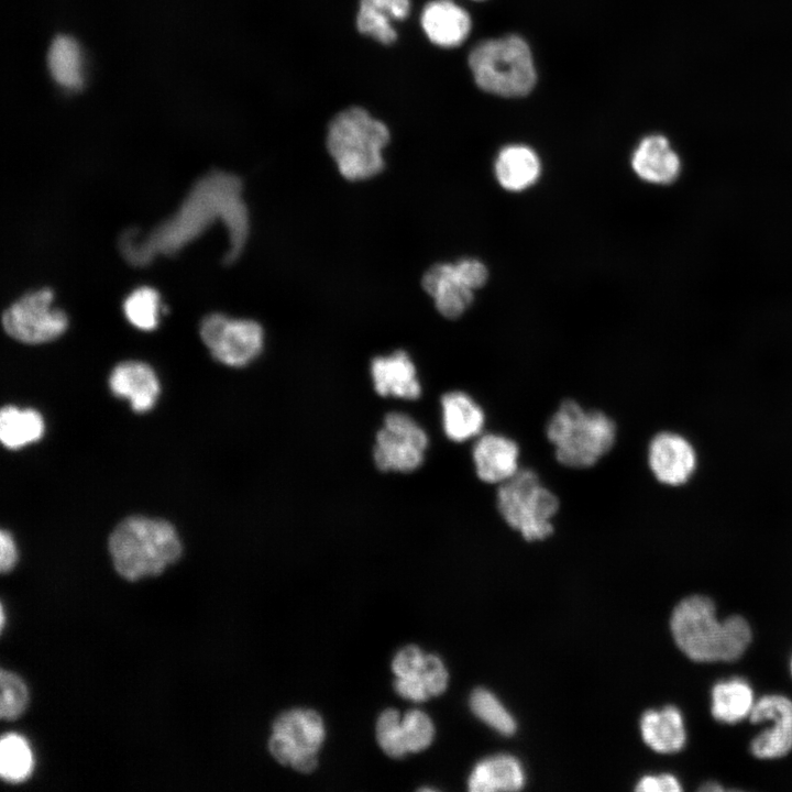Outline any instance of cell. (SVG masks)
I'll list each match as a JSON object with an SVG mask.
<instances>
[{
    "instance_id": "1",
    "label": "cell",
    "mask_w": 792,
    "mask_h": 792,
    "mask_svg": "<svg viewBox=\"0 0 792 792\" xmlns=\"http://www.w3.org/2000/svg\"><path fill=\"white\" fill-rule=\"evenodd\" d=\"M221 220L229 234L224 263L241 255L249 235V212L242 199V182L230 173L212 170L199 178L177 211L138 241L130 229L122 233L119 246L134 266L148 264L156 255H174Z\"/></svg>"
},
{
    "instance_id": "2",
    "label": "cell",
    "mask_w": 792,
    "mask_h": 792,
    "mask_svg": "<svg viewBox=\"0 0 792 792\" xmlns=\"http://www.w3.org/2000/svg\"><path fill=\"white\" fill-rule=\"evenodd\" d=\"M672 638L680 651L697 663L739 660L752 641V628L739 614L724 619L714 600L704 594L682 598L670 617Z\"/></svg>"
},
{
    "instance_id": "3",
    "label": "cell",
    "mask_w": 792,
    "mask_h": 792,
    "mask_svg": "<svg viewBox=\"0 0 792 792\" xmlns=\"http://www.w3.org/2000/svg\"><path fill=\"white\" fill-rule=\"evenodd\" d=\"M108 546L116 571L129 581L161 574L183 551L169 522L143 516L122 520L111 532Z\"/></svg>"
},
{
    "instance_id": "4",
    "label": "cell",
    "mask_w": 792,
    "mask_h": 792,
    "mask_svg": "<svg viewBox=\"0 0 792 792\" xmlns=\"http://www.w3.org/2000/svg\"><path fill=\"white\" fill-rule=\"evenodd\" d=\"M617 428L605 413L566 399L550 417L546 436L558 462L572 469L596 464L615 444Z\"/></svg>"
},
{
    "instance_id": "5",
    "label": "cell",
    "mask_w": 792,
    "mask_h": 792,
    "mask_svg": "<svg viewBox=\"0 0 792 792\" xmlns=\"http://www.w3.org/2000/svg\"><path fill=\"white\" fill-rule=\"evenodd\" d=\"M389 140L387 127L359 107L338 113L329 124L327 147L341 175L363 180L384 168L382 151Z\"/></svg>"
},
{
    "instance_id": "6",
    "label": "cell",
    "mask_w": 792,
    "mask_h": 792,
    "mask_svg": "<svg viewBox=\"0 0 792 792\" xmlns=\"http://www.w3.org/2000/svg\"><path fill=\"white\" fill-rule=\"evenodd\" d=\"M469 65L479 87L499 96H524L536 81L530 50L515 35L479 44L470 54Z\"/></svg>"
},
{
    "instance_id": "7",
    "label": "cell",
    "mask_w": 792,
    "mask_h": 792,
    "mask_svg": "<svg viewBox=\"0 0 792 792\" xmlns=\"http://www.w3.org/2000/svg\"><path fill=\"white\" fill-rule=\"evenodd\" d=\"M559 499L546 487L531 469H520L498 485L496 506L505 522L527 541L548 538L553 532L552 519Z\"/></svg>"
},
{
    "instance_id": "8",
    "label": "cell",
    "mask_w": 792,
    "mask_h": 792,
    "mask_svg": "<svg viewBox=\"0 0 792 792\" xmlns=\"http://www.w3.org/2000/svg\"><path fill=\"white\" fill-rule=\"evenodd\" d=\"M428 442L426 431L409 415L389 413L376 433L375 465L384 472H413L422 464Z\"/></svg>"
},
{
    "instance_id": "9",
    "label": "cell",
    "mask_w": 792,
    "mask_h": 792,
    "mask_svg": "<svg viewBox=\"0 0 792 792\" xmlns=\"http://www.w3.org/2000/svg\"><path fill=\"white\" fill-rule=\"evenodd\" d=\"M200 337L212 356L229 366H245L262 352L264 332L260 323L210 314L200 323Z\"/></svg>"
},
{
    "instance_id": "10",
    "label": "cell",
    "mask_w": 792,
    "mask_h": 792,
    "mask_svg": "<svg viewBox=\"0 0 792 792\" xmlns=\"http://www.w3.org/2000/svg\"><path fill=\"white\" fill-rule=\"evenodd\" d=\"M53 293L48 288L25 294L4 310V331L18 341L31 344L56 339L66 330L67 317L51 307Z\"/></svg>"
},
{
    "instance_id": "11",
    "label": "cell",
    "mask_w": 792,
    "mask_h": 792,
    "mask_svg": "<svg viewBox=\"0 0 792 792\" xmlns=\"http://www.w3.org/2000/svg\"><path fill=\"white\" fill-rule=\"evenodd\" d=\"M748 721L768 724L749 743L750 755L758 760H777L792 751V698L781 693L757 697Z\"/></svg>"
},
{
    "instance_id": "12",
    "label": "cell",
    "mask_w": 792,
    "mask_h": 792,
    "mask_svg": "<svg viewBox=\"0 0 792 792\" xmlns=\"http://www.w3.org/2000/svg\"><path fill=\"white\" fill-rule=\"evenodd\" d=\"M647 461L658 482L668 486H680L693 476L697 455L685 437L676 432L662 431L650 440Z\"/></svg>"
},
{
    "instance_id": "13",
    "label": "cell",
    "mask_w": 792,
    "mask_h": 792,
    "mask_svg": "<svg viewBox=\"0 0 792 792\" xmlns=\"http://www.w3.org/2000/svg\"><path fill=\"white\" fill-rule=\"evenodd\" d=\"M518 444L501 433H482L472 448V460L477 477L487 484H502L519 470Z\"/></svg>"
},
{
    "instance_id": "14",
    "label": "cell",
    "mask_w": 792,
    "mask_h": 792,
    "mask_svg": "<svg viewBox=\"0 0 792 792\" xmlns=\"http://www.w3.org/2000/svg\"><path fill=\"white\" fill-rule=\"evenodd\" d=\"M371 376L374 388L381 396L414 400L421 394L416 367L405 351L398 350L373 359Z\"/></svg>"
},
{
    "instance_id": "15",
    "label": "cell",
    "mask_w": 792,
    "mask_h": 792,
    "mask_svg": "<svg viewBox=\"0 0 792 792\" xmlns=\"http://www.w3.org/2000/svg\"><path fill=\"white\" fill-rule=\"evenodd\" d=\"M640 733L645 744L662 755L680 752L688 741L684 716L674 705L646 711L640 719Z\"/></svg>"
},
{
    "instance_id": "16",
    "label": "cell",
    "mask_w": 792,
    "mask_h": 792,
    "mask_svg": "<svg viewBox=\"0 0 792 792\" xmlns=\"http://www.w3.org/2000/svg\"><path fill=\"white\" fill-rule=\"evenodd\" d=\"M631 166L642 180L656 185L673 183L681 169L678 154L662 135H649L640 141L636 147Z\"/></svg>"
},
{
    "instance_id": "17",
    "label": "cell",
    "mask_w": 792,
    "mask_h": 792,
    "mask_svg": "<svg viewBox=\"0 0 792 792\" xmlns=\"http://www.w3.org/2000/svg\"><path fill=\"white\" fill-rule=\"evenodd\" d=\"M422 287L433 298L438 311L449 319L459 318L473 302V290L460 280L454 264L431 266L422 277Z\"/></svg>"
},
{
    "instance_id": "18",
    "label": "cell",
    "mask_w": 792,
    "mask_h": 792,
    "mask_svg": "<svg viewBox=\"0 0 792 792\" xmlns=\"http://www.w3.org/2000/svg\"><path fill=\"white\" fill-rule=\"evenodd\" d=\"M112 393L130 400L135 411L150 410L160 394V383L154 371L145 363L128 361L118 364L109 377Z\"/></svg>"
},
{
    "instance_id": "19",
    "label": "cell",
    "mask_w": 792,
    "mask_h": 792,
    "mask_svg": "<svg viewBox=\"0 0 792 792\" xmlns=\"http://www.w3.org/2000/svg\"><path fill=\"white\" fill-rule=\"evenodd\" d=\"M421 26L432 43L452 47L466 38L471 20L465 10L452 0H433L422 11Z\"/></svg>"
},
{
    "instance_id": "20",
    "label": "cell",
    "mask_w": 792,
    "mask_h": 792,
    "mask_svg": "<svg viewBox=\"0 0 792 792\" xmlns=\"http://www.w3.org/2000/svg\"><path fill=\"white\" fill-rule=\"evenodd\" d=\"M442 428L451 441L464 442L483 433L485 413L480 404L461 391L441 397Z\"/></svg>"
},
{
    "instance_id": "21",
    "label": "cell",
    "mask_w": 792,
    "mask_h": 792,
    "mask_svg": "<svg viewBox=\"0 0 792 792\" xmlns=\"http://www.w3.org/2000/svg\"><path fill=\"white\" fill-rule=\"evenodd\" d=\"M755 691L748 680L732 676L715 682L710 692V713L725 725L748 719L756 702Z\"/></svg>"
},
{
    "instance_id": "22",
    "label": "cell",
    "mask_w": 792,
    "mask_h": 792,
    "mask_svg": "<svg viewBox=\"0 0 792 792\" xmlns=\"http://www.w3.org/2000/svg\"><path fill=\"white\" fill-rule=\"evenodd\" d=\"M468 783L472 792L517 791L525 784V774L515 757L495 755L475 765Z\"/></svg>"
},
{
    "instance_id": "23",
    "label": "cell",
    "mask_w": 792,
    "mask_h": 792,
    "mask_svg": "<svg viewBox=\"0 0 792 792\" xmlns=\"http://www.w3.org/2000/svg\"><path fill=\"white\" fill-rule=\"evenodd\" d=\"M409 11L410 0H360L356 26L361 33L391 44L397 36L393 21L405 19Z\"/></svg>"
},
{
    "instance_id": "24",
    "label": "cell",
    "mask_w": 792,
    "mask_h": 792,
    "mask_svg": "<svg viewBox=\"0 0 792 792\" xmlns=\"http://www.w3.org/2000/svg\"><path fill=\"white\" fill-rule=\"evenodd\" d=\"M540 168V161L531 148L525 145H509L499 152L494 169L503 188L521 191L537 182Z\"/></svg>"
},
{
    "instance_id": "25",
    "label": "cell",
    "mask_w": 792,
    "mask_h": 792,
    "mask_svg": "<svg viewBox=\"0 0 792 792\" xmlns=\"http://www.w3.org/2000/svg\"><path fill=\"white\" fill-rule=\"evenodd\" d=\"M273 732L289 736L299 751H318L324 738L323 722L311 710H290L282 713L273 724Z\"/></svg>"
},
{
    "instance_id": "26",
    "label": "cell",
    "mask_w": 792,
    "mask_h": 792,
    "mask_svg": "<svg viewBox=\"0 0 792 792\" xmlns=\"http://www.w3.org/2000/svg\"><path fill=\"white\" fill-rule=\"evenodd\" d=\"M81 62L79 46L73 37L58 35L53 40L47 65L57 84L70 90L80 89L84 81Z\"/></svg>"
},
{
    "instance_id": "27",
    "label": "cell",
    "mask_w": 792,
    "mask_h": 792,
    "mask_svg": "<svg viewBox=\"0 0 792 792\" xmlns=\"http://www.w3.org/2000/svg\"><path fill=\"white\" fill-rule=\"evenodd\" d=\"M44 432V420L34 409L6 406L0 414V439L4 447L18 449L37 441Z\"/></svg>"
},
{
    "instance_id": "28",
    "label": "cell",
    "mask_w": 792,
    "mask_h": 792,
    "mask_svg": "<svg viewBox=\"0 0 792 792\" xmlns=\"http://www.w3.org/2000/svg\"><path fill=\"white\" fill-rule=\"evenodd\" d=\"M32 751L19 735L8 734L0 743V774L1 778L11 783H19L26 780L33 771Z\"/></svg>"
},
{
    "instance_id": "29",
    "label": "cell",
    "mask_w": 792,
    "mask_h": 792,
    "mask_svg": "<svg viewBox=\"0 0 792 792\" xmlns=\"http://www.w3.org/2000/svg\"><path fill=\"white\" fill-rule=\"evenodd\" d=\"M470 707L475 716L499 734L509 736L515 733V719L488 690L475 689L470 696Z\"/></svg>"
},
{
    "instance_id": "30",
    "label": "cell",
    "mask_w": 792,
    "mask_h": 792,
    "mask_svg": "<svg viewBox=\"0 0 792 792\" xmlns=\"http://www.w3.org/2000/svg\"><path fill=\"white\" fill-rule=\"evenodd\" d=\"M123 310L134 327L145 331L153 330L158 322L160 296L151 287H140L125 299Z\"/></svg>"
},
{
    "instance_id": "31",
    "label": "cell",
    "mask_w": 792,
    "mask_h": 792,
    "mask_svg": "<svg viewBox=\"0 0 792 792\" xmlns=\"http://www.w3.org/2000/svg\"><path fill=\"white\" fill-rule=\"evenodd\" d=\"M376 737L381 748L392 758H402L407 752L402 719L396 710H385L376 723Z\"/></svg>"
},
{
    "instance_id": "32",
    "label": "cell",
    "mask_w": 792,
    "mask_h": 792,
    "mask_svg": "<svg viewBox=\"0 0 792 792\" xmlns=\"http://www.w3.org/2000/svg\"><path fill=\"white\" fill-rule=\"evenodd\" d=\"M0 716L6 721L19 718L26 710L29 693L23 681L12 672L1 670Z\"/></svg>"
},
{
    "instance_id": "33",
    "label": "cell",
    "mask_w": 792,
    "mask_h": 792,
    "mask_svg": "<svg viewBox=\"0 0 792 792\" xmlns=\"http://www.w3.org/2000/svg\"><path fill=\"white\" fill-rule=\"evenodd\" d=\"M402 725L408 751L418 752L431 744L435 728L431 719L424 712L417 710L407 712Z\"/></svg>"
},
{
    "instance_id": "34",
    "label": "cell",
    "mask_w": 792,
    "mask_h": 792,
    "mask_svg": "<svg viewBox=\"0 0 792 792\" xmlns=\"http://www.w3.org/2000/svg\"><path fill=\"white\" fill-rule=\"evenodd\" d=\"M430 696L441 694L448 685V672L443 662L435 654L425 656L419 672Z\"/></svg>"
},
{
    "instance_id": "35",
    "label": "cell",
    "mask_w": 792,
    "mask_h": 792,
    "mask_svg": "<svg viewBox=\"0 0 792 792\" xmlns=\"http://www.w3.org/2000/svg\"><path fill=\"white\" fill-rule=\"evenodd\" d=\"M425 654L416 646H407L399 650L392 663L397 678H407L419 674Z\"/></svg>"
},
{
    "instance_id": "36",
    "label": "cell",
    "mask_w": 792,
    "mask_h": 792,
    "mask_svg": "<svg viewBox=\"0 0 792 792\" xmlns=\"http://www.w3.org/2000/svg\"><path fill=\"white\" fill-rule=\"evenodd\" d=\"M454 267L460 280L475 290L484 286L488 277L486 266L475 258H463L454 263Z\"/></svg>"
},
{
    "instance_id": "37",
    "label": "cell",
    "mask_w": 792,
    "mask_h": 792,
    "mask_svg": "<svg viewBox=\"0 0 792 792\" xmlns=\"http://www.w3.org/2000/svg\"><path fill=\"white\" fill-rule=\"evenodd\" d=\"M640 792H681L680 780L671 773L650 774L642 777L636 788Z\"/></svg>"
},
{
    "instance_id": "38",
    "label": "cell",
    "mask_w": 792,
    "mask_h": 792,
    "mask_svg": "<svg viewBox=\"0 0 792 792\" xmlns=\"http://www.w3.org/2000/svg\"><path fill=\"white\" fill-rule=\"evenodd\" d=\"M268 748L272 756L282 765H290L299 752L296 743L287 735L273 733Z\"/></svg>"
},
{
    "instance_id": "39",
    "label": "cell",
    "mask_w": 792,
    "mask_h": 792,
    "mask_svg": "<svg viewBox=\"0 0 792 792\" xmlns=\"http://www.w3.org/2000/svg\"><path fill=\"white\" fill-rule=\"evenodd\" d=\"M395 690L403 697L413 701L420 702L430 697V694L419 674L407 678H397L395 681Z\"/></svg>"
},
{
    "instance_id": "40",
    "label": "cell",
    "mask_w": 792,
    "mask_h": 792,
    "mask_svg": "<svg viewBox=\"0 0 792 792\" xmlns=\"http://www.w3.org/2000/svg\"><path fill=\"white\" fill-rule=\"evenodd\" d=\"M18 560V550L11 534L7 530L0 532V570L2 573L10 572Z\"/></svg>"
},
{
    "instance_id": "41",
    "label": "cell",
    "mask_w": 792,
    "mask_h": 792,
    "mask_svg": "<svg viewBox=\"0 0 792 792\" xmlns=\"http://www.w3.org/2000/svg\"><path fill=\"white\" fill-rule=\"evenodd\" d=\"M316 752L299 751L293 759L290 766L302 773H308L316 768Z\"/></svg>"
},
{
    "instance_id": "42",
    "label": "cell",
    "mask_w": 792,
    "mask_h": 792,
    "mask_svg": "<svg viewBox=\"0 0 792 792\" xmlns=\"http://www.w3.org/2000/svg\"><path fill=\"white\" fill-rule=\"evenodd\" d=\"M698 791H702V792H722V791H725V788H724L719 782H716V781H706V782H704V783L701 784V787L698 788Z\"/></svg>"
},
{
    "instance_id": "43",
    "label": "cell",
    "mask_w": 792,
    "mask_h": 792,
    "mask_svg": "<svg viewBox=\"0 0 792 792\" xmlns=\"http://www.w3.org/2000/svg\"><path fill=\"white\" fill-rule=\"evenodd\" d=\"M3 626H4V613H3V608L1 607V628H3Z\"/></svg>"
},
{
    "instance_id": "44",
    "label": "cell",
    "mask_w": 792,
    "mask_h": 792,
    "mask_svg": "<svg viewBox=\"0 0 792 792\" xmlns=\"http://www.w3.org/2000/svg\"><path fill=\"white\" fill-rule=\"evenodd\" d=\"M789 671H790V675H791V679H792V656H791L790 661H789Z\"/></svg>"
}]
</instances>
